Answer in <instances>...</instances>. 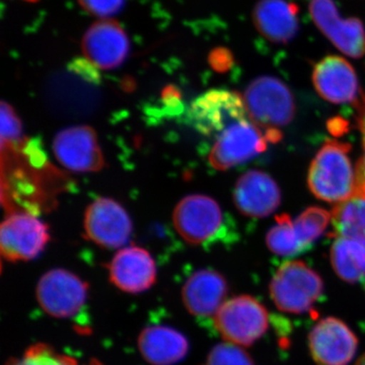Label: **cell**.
<instances>
[{"mask_svg":"<svg viewBox=\"0 0 365 365\" xmlns=\"http://www.w3.org/2000/svg\"><path fill=\"white\" fill-rule=\"evenodd\" d=\"M138 348L151 365H175L188 354L189 342L172 327L150 326L139 335Z\"/></svg>","mask_w":365,"mask_h":365,"instance_id":"ffe728a7","label":"cell"},{"mask_svg":"<svg viewBox=\"0 0 365 365\" xmlns=\"http://www.w3.org/2000/svg\"><path fill=\"white\" fill-rule=\"evenodd\" d=\"M312 357L318 365H349L359 348V338L342 319H319L309 334Z\"/></svg>","mask_w":365,"mask_h":365,"instance_id":"8fae6325","label":"cell"},{"mask_svg":"<svg viewBox=\"0 0 365 365\" xmlns=\"http://www.w3.org/2000/svg\"><path fill=\"white\" fill-rule=\"evenodd\" d=\"M274 304L284 313L300 314L313 309L324 294L319 274L302 261L285 262L269 285Z\"/></svg>","mask_w":365,"mask_h":365,"instance_id":"7a4b0ae2","label":"cell"},{"mask_svg":"<svg viewBox=\"0 0 365 365\" xmlns=\"http://www.w3.org/2000/svg\"><path fill=\"white\" fill-rule=\"evenodd\" d=\"M85 230L86 237L98 246L118 249L130 239L132 222L117 201L102 197L86 209Z\"/></svg>","mask_w":365,"mask_h":365,"instance_id":"4fadbf2b","label":"cell"},{"mask_svg":"<svg viewBox=\"0 0 365 365\" xmlns=\"http://www.w3.org/2000/svg\"><path fill=\"white\" fill-rule=\"evenodd\" d=\"M173 222L182 239L193 246L220 239L227 227L220 206L205 195L182 198L175 208Z\"/></svg>","mask_w":365,"mask_h":365,"instance_id":"8992f818","label":"cell"},{"mask_svg":"<svg viewBox=\"0 0 365 365\" xmlns=\"http://www.w3.org/2000/svg\"><path fill=\"white\" fill-rule=\"evenodd\" d=\"M78 1L88 13L103 19L116 16L124 6V0H78Z\"/></svg>","mask_w":365,"mask_h":365,"instance_id":"83f0119b","label":"cell"},{"mask_svg":"<svg viewBox=\"0 0 365 365\" xmlns=\"http://www.w3.org/2000/svg\"><path fill=\"white\" fill-rule=\"evenodd\" d=\"M23 138V126L13 107L1 103V145L14 144Z\"/></svg>","mask_w":365,"mask_h":365,"instance_id":"4316f807","label":"cell"},{"mask_svg":"<svg viewBox=\"0 0 365 365\" xmlns=\"http://www.w3.org/2000/svg\"><path fill=\"white\" fill-rule=\"evenodd\" d=\"M216 330L228 343L252 346L260 340L269 328L265 306L251 295H239L223 302L213 317Z\"/></svg>","mask_w":365,"mask_h":365,"instance_id":"277c9868","label":"cell"},{"mask_svg":"<svg viewBox=\"0 0 365 365\" xmlns=\"http://www.w3.org/2000/svg\"><path fill=\"white\" fill-rule=\"evenodd\" d=\"M228 292L227 280L213 269H201L190 276L182 290V302L197 318L215 317Z\"/></svg>","mask_w":365,"mask_h":365,"instance_id":"ac0fdd59","label":"cell"},{"mask_svg":"<svg viewBox=\"0 0 365 365\" xmlns=\"http://www.w3.org/2000/svg\"><path fill=\"white\" fill-rule=\"evenodd\" d=\"M245 105L254 123L267 133L280 131L295 115L292 91L285 83L273 76H260L250 83L244 95Z\"/></svg>","mask_w":365,"mask_h":365,"instance_id":"3957f363","label":"cell"},{"mask_svg":"<svg viewBox=\"0 0 365 365\" xmlns=\"http://www.w3.org/2000/svg\"><path fill=\"white\" fill-rule=\"evenodd\" d=\"M203 365H255L248 352L232 343L215 346Z\"/></svg>","mask_w":365,"mask_h":365,"instance_id":"484cf974","label":"cell"},{"mask_svg":"<svg viewBox=\"0 0 365 365\" xmlns=\"http://www.w3.org/2000/svg\"><path fill=\"white\" fill-rule=\"evenodd\" d=\"M208 163L217 170H227L249 162L267 150L266 132L251 118L230 125L215 137Z\"/></svg>","mask_w":365,"mask_h":365,"instance_id":"5b68a950","label":"cell"},{"mask_svg":"<svg viewBox=\"0 0 365 365\" xmlns=\"http://www.w3.org/2000/svg\"><path fill=\"white\" fill-rule=\"evenodd\" d=\"M359 109V127L362 135L364 155L360 158L356 165L357 192L356 194L365 196V93L361 100L356 104ZM355 194V195H356Z\"/></svg>","mask_w":365,"mask_h":365,"instance_id":"f1b7e54d","label":"cell"},{"mask_svg":"<svg viewBox=\"0 0 365 365\" xmlns=\"http://www.w3.org/2000/svg\"><path fill=\"white\" fill-rule=\"evenodd\" d=\"M110 280L127 294L146 292L157 280V266L150 252L127 247L115 255L109 265Z\"/></svg>","mask_w":365,"mask_h":365,"instance_id":"2e32d148","label":"cell"},{"mask_svg":"<svg viewBox=\"0 0 365 365\" xmlns=\"http://www.w3.org/2000/svg\"><path fill=\"white\" fill-rule=\"evenodd\" d=\"M309 14L325 37L343 54L351 58L365 55V29L356 18L344 19L333 0H311Z\"/></svg>","mask_w":365,"mask_h":365,"instance_id":"30bf717a","label":"cell"},{"mask_svg":"<svg viewBox=\"0 0 365 365\" xmlns=\"http://www.w3.org/2000/svg\"><path fill=\"white\" fill-rule=\"evenodd\" d=\"M268 249L280 257H294L304 253L307 249L295 230L294 222L289 215L276 216V223L266 237Z\"/></svg>","mask_w":365,"mask_h":365,"instance_id":"603a6c76","label":"cell"},{"mask_svg":"<svg viewBox=\"0 0 365 365\" xmlns=\"http://www.w3.org/2000/svg\"><path fill=\"white\" fill-rule=\"evenodd\" d=\"M28 1H37V0H28Z\"/></svg>","mask_w":365,"mask_h":365,"instance_id":"4dcf8cb0","label":"cell"},{"mask_svg":"<svg viewBox=\"0 0 365 365\" xmlns=\"http://www.w3.org/2000/svg\"><path fill=\"white\" fill-rule=\"evenodd\" d=\"M299 6L287 0H260L253 11V21L265 39L276 44L290 42L299 32Z\"/></svg>","mask_w":365,"mask_h":365,"instance_id":"d6986e66","label":"cell"},{"mask_svg":"<svg viewBox=\"0 0 365 365\" xmlns=\"http://www.w3.org/2000/svg\"><path fill=\"white\" fill-rule=\"evenodd\" d=\"M234 200L237 210L252 218L272 215L281 203V191L272 177L262 170L245 173L235 184Z\"/></svg>","mask_w":365,"mask_h":365,"instance_id":"e0dca14e","label":"cell"},{"mask_svg":"<svg viewBox=\"0 0 365 365\" xmlns=\"http://www.w3.org/2000/svg\"><path fill=\"white\" fill-rule=\"evenodd\" d=\"M88 285L76 274L52 269L38 282V302L53 318L69 319L81 311L88 297Z\"/></svg>","mask_w":365,"mask_h":365,"instance_id":"52a82bcc","label":"cell"},{"mask_svg":"<svg viewBox=\"0 0 365 365\" xmlns=\"http://www.w3.org/2000/svg\"><path fill=\"white\" fill-rule=\"evenodd\" d=\"M194 127L206 136H217L235 122L250 118L244 98L235 91H209L191 105Z\"/></svg>","mask_w":365,"mask_h":365,"instance_id":"ba28073f","label":"cell"},{"mask_svg":"<svg viewBox=\"0 0 365 365\" xmlns=\"http://www.w3.org/2000/svg\"><path fill=\"white\" fill-rule=\"evenodd\" d=\"M57 160L76 173H95L105 167L97 133L90 126H72L57 133L53 141Z\"/></svg>","mask_w":365,"mask_h":365,"instance_id":"7c38bea8","label":"cell"},{"mask_svg":"<svg viewBox=\"0 0 365 365\" xmlns=\"http://www.w3.org/2000/svg\"><path fill=\"white\" fill-rule=\"evenodd\" d=\"M332 215L321 207H309L306 209L294 222L295 230L300 241L311 249L314 242L325 232Z\"/></svg>","mask_w":365,"mask_h":365,"instance_id":"d4e9b609","label":"cell"},{"mask_svg":"<svg viewBox=\"0 0 365 365\" xmlns=\"http://www.w3.org/2000/svg\"><path fill=\"white\" fill-rule=\"evenodd\" d=\"M332 223L338 237L359 242L365 248V196L356 194L333 209Z\"/></svg>","mask_w":365,"mask_h":365,"instance_id":"7402d4cb","label":"cell"},{"mask_svg":"<svg viewBox=\"0 0 365 365\" xmlns=\"http://www.w3.org/2000/svg\"><path fill=\"white\" fill-rule=\"evenodd\" d=\"M355 365H365V354L362 355Z\"/></svg>","mask_w":365,"mask_h":365,"instance_id":"f546056e","label":"cell"},{"mask_svg":"<svg viewBox=\"0 0 365 365\" xmlns=\"http://www.w3.org/2000/svg\"><path fill=\"white\" fill-rule=\"evenodd\" d=\"M83 50L93 66L101 69H114L128 56L130 44L126 33L116 21L103 20L86 31Z\"/></svg>","mask_w":365,"mask_h":365,"instance_id":"9a60e30c","label":"cell"},{"mask_svg":"<svg viewBox=\"0 0 365 365\" xmlns=\"http://www.w3.org/2000/svg\"><path fill=\"white\" fill-rule=\"evenodd\" d=\"M312 78L317 93L333 104L356 105L364 97L356 72L342 57L327 56L319 60Z\"/></svg>","mask_w":365,"mask_h":365,"instance_id":"5bb4252c","label":"cell"},{"mask_svg":"<svg viewBox=\"0 0 365 365\" xmlns=\"http://www.w3.org/2000/svg\"><path fill=\"white\" fill-rule=\"evenodd\" d=\"M7 365H102L98 361L81 364L74 357L59 352L52 346L37 343L29 347L23 355L9 360Z\"/></svg>","mask_w":365,"mask_h":365,"instance_id":"cb8c5ba5","label":"cell"},{"mask_svg":"<svg viewBox=\"0 0 365 365\" xmlns=\"http://www.w3.org/2000/svg\"><path fill=\"white\" fill-rule=\"evenodd\" d=\"M49 241L48 225L26 213L7 216L0 228V250L7 261L33 260L44 251Z\"/></svg>","mask_w":365,"mask_h":365,"instance_id":"9c48e42d","label":"cell"},{"mask_svg":"<svg viewBox=\"0 0 365 365\" xmlns=\"http://www.w3.org/2000/svg\"><path fill=\"white\" fill-rule=\"evenodd\" d=\"M351 145L328 140L319 148L309 170V188L319 200L337 205L357 192L356 169L349 157Z\"/></svg>","mask_w":365,"mask_h":365,"instance_id":"6da1fadb","label":"cell"},{"mask_svg":"<svg viewBox=\"0 0 365 365\" xmlns=\"http://www.w3.org/2000/svg\"><path fill=\"white\" fill-rule=\"evenodd\" d=\"M331 264L345 282H359L365 276V248L354 240L338 237L331 248Z\"/></svg>","mask_w":365,"mask_h":365,"instance_id":"44dd1931","label":"cell"}]
</instances>
